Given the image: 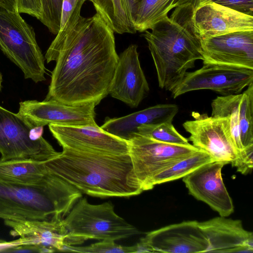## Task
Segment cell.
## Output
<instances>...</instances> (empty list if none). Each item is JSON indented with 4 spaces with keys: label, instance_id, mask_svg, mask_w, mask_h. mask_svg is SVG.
Returning a JSON list of instances; mask_svg holds the SVG:
<instances>
[{
    "label": "cell",
    "instance_id": "obj_24",
    "mask_svg": "<svg viewBox=\"0 0 253 253\" xmlns=\"http://www.w3.org/2000/svg\"><path fill=\"white\" fill-rule=\"evenodd\" d=\"M211 0H139L134 18L135 30L144 32L150 30L158 21L168 16L173 8L192 5L195 9Z\"/></svg>",
    "mask_w": 253,
    "mask_h": 253
},
{
    "label": "cell",
    "instance_id": "obj_9",
    "mask_svg": "<svg viewBox=\"0 0 253 253\" xmlns=\"http://www.w3.org/2000/svg\"><path fill=\"white\" fill-rule=\"evenodd\" d=\"M127 141L133 170L143 191L148 190L149 183L154 175L199 150L191 144H169L137 133Z\"/></svg>",
    "mask_w": 253,
    "mask_h": 253
},
{
    "label": "cell",
    "instance_id": "obj_22",
    "mask_svg": "<svg viewBox=\"0 0 253 253\" xmlns=\"http://www.w3.org/2000/svg\"><path fill=\"white\" fill-rule=\"evenodd\" d=\"M45 161L30 159L0 160V179L26 186L43 185L55 176L48 170Z\"/></svg>",
    "mask_w": 253,
    "mask_h": 253
},
{
    "label": "cell",
    "instance_id": "obj_1",
    "mask_svg": "<svg viewBox=\"0 0 253 253\" xmlns=\"http://www.w3.org/2000/svg\"><path fill=\"white\" fill-rule=\"evenodd\" d=\"M44 58L56 62L45 100L97 105L109 94L118 63L114 32L96 13L81 15L56 36Z\"/></svg>",
    "mask_w": 253,
    "mask_h": 253
},
{
    "label": "cell",
    "instance_id": "obj_35",
    "mask_svg": "<svg viewBox=\"0 0 253 253\" xmlns=\"http://www.w3.org/2000/svg\"></svg>",
    "mask_w": 253,
    "mask_h": 253
},
{
    "label": "cell",
    "instance_id": "obj_17",
    "mask_svg": "<svg viewBox=\"0 0 253 253\" xmlns=\"http://www.w3.org/2000/svg\"><path fill=\"white\" fill-rule=\"evenodd\" d=\"M193 23L201 40L232 32L253 31V16L211 1L194 10Z\"/></svg>",
    "mask_w": 253,
    "mask_h": 253
},
{
    "label": "cell",
    "instance_id": "obj_33",
    "mask_svg": "<svg viewBox=\"0 0 253 253\" xmlns=\"http://www.w3.org/2000/svg\"><path fill=\"white\" fill-rule=\"evenodd\" d=\"M17 0H0V7L13 12H18Z\"/></svg>",
    "mask_w": 253,
    "mask_h": 253
},
{
    "label": "cell",
    "instance_id": "obj_32",
    "mask_svg": "<svg viewBox=\"0 0 253 253\" xmlns=\"http://www.w3.org/2000/svg\"><path fill=\"white\" fill-rule=\"evenodd\" d=\"M26 245H37V241L32 238H22L11 241L0 239V253H7L8 250L18 246Z\"/></svg>",
    "mask_w": 253,
    "mask_h": 253
},
{
    "label": "cell",
    "instance_id": "obj_28",
    "mask_svg": "<svg viewBox=\"0 0 253 253\" xmlns=\"http://www.w3.org/2000/svg\"><path fill=\"white\" fill-rule=\"evenodd\" d=\"M63 252L93 253H135V246H124L111 240H101L87 246H65Z\"/></svg>",
    "mask_w": 253,
    "mask_h": 253
},
{
    "label": "cell",
    "instance_id": "obj_23",
    "mask_svg": "<svg viewBox=\"0 0 253 253\" xmlns=\"http://www.w3.org/2000/svg\"><path fill=\"white\" fill-rule=\"evenodd\" d=\"M139 0H90L96 13L114 33L135 34L133 21Z\"/></svg>",
    "mask_w": 253,
    "mask_h": 253
},
{
    "label": "cell",
    "instance_id": "obj_4",
    "mask_svg": "<svg viewBox=\"0 0 253 253\" xmlns=\"http://www.w3.org/2000/svg\"><path fill=\"white\" fill-rule=\"evenodd\" d=\"M80 197L77 189L56 175L39 187L0 179V218L62 220Z\"/></svg>",
    "mask_w": 253,
    "mask_h": 253
},
{
    "label": "cell",
    "instance_id": "obj_21",
    "mask_svg": "<svg viewBox=\"0 0 253 253\" xmlns=\"http://www.w3.org/2000/svg\"><path fill=\"white\" fill-rule=\"evenodd\" d=\"M242 93L217 96L211 103V116L225 117L229 122L231 138L238 159L235 167L243 174L251 172L253 158L248 157L242 146L240 132V105Z\"/></svg>",
    "mask_w": 253,
    "mask_h": 253
},
{
    "label": "cell",
    "instance_id": "obj_8",
    "mask_svg": "<svg viewBox=\"0 0 253 253\" xmlns=\"http://www.w3.org/2000/svg\"><path fill=\"white\" fill-rule=\"evenodd\" d=\"M203 66L187 72L171 91L176 98L192 91L208 89L222 95L237 94L253 83V69L218 63H203Z\"/></svg>",
    "mask_w": 253,
    "mask_h": 253
},
{
    "label": "cell",
    "instance_id": "obj_19",
    "mask_svg": "<svg viewBox=\"0 0 253 253\" xmlns=\"http://www.w3.org/2000/svg\"><path fill=\"white\" fill-rule=\"evenodd\" d=\"M4 223L11 228L13 237L35 239L38 246L55 252H63L69 246L68 232L63 220L11 219H4Z\"/></svg>",
    "mask_w": 253,
    "mask_h": 253
},
{
    "label": "cell",
    "instance_id": "obj_3",
    "mask_svg": "<svg viewBox=\"0 0 253 253\" xmlns=\"http://www.w3.org/2000/svg\"><path fill=\"white\" fill-rule=\"evenodd\" d=\"M195 8L186 5L175 8L156 22L143 36L147 41L156 68L159 86L171 91L203 60L201 40L195 33L193 15Z\"/></svg>",
    "mask_w": 253,
    "mask_h": 253
},
{
    "label": "cell",
    "instance_id": "obj_12",
    "mask_svg": "<svg viewBox=\"0 0 253 253\" xmlns=\"http://www.w3.org/2000/svg\"><path fill=\"white\" fill-rule=\"evenodd\" d=\"M139 242L148 253H206L208 241L196 220L170 224L147 233Z\"/></svg>",
    "mask_w": 253,
    "mask_h": 253
},
{
    "label": "cell",
    "instance_id": "obj_16",
    "mask_svg": "<svg viewBox=\"0 0 253 253\" xmlns=\"http://www.w3.org/2000/svg\"><path fill=\"white\" fill-rule=\"evenodd\" d=\"M203 63L253 69V31H238L201 40Z\"/></svg>",
    "mask_w": 253,
    "mask_h": 253
},
{
    "label": "cell",
    "instance_id": "obj_5",
    "mask_svg": "<svg viewBox=\"0 0 253 253\" xmlns=\"http://www.w3.org/2000/svg\"><path fill=\"white\" fill-rule=\"evenodd\" d=\"M69 246L88 239L116 241L140 234V231L115 211L110 202L93 205L81 198L63 220Z\"/></svg>",
    "mask_w": 253,
    "mask_h": 253
},
{
    "label": "cell",
    "instance_id": "obj_30",
    "mask_svg": "<svg viewBox=\"0 0 253 253\" xmlns=\"http://www.w3.org/2000/svg\"><path fill=\"white\" fill-rule=\"evenodd\" d=\"M17 11L40 19L42 14L41 0H17Z\"/></svg>",
    "mask_w": 253,
    "mask_h": 253
},
{
    "label": "cell",
    "instance_id": "obj_13",
    "mask_svg": "<svg viewBox=\"0 0 253 253\" xmlns=\"http://www.w3.org/2000/svg\"><path fill=\"white\" fill-rule=\"evenodd\" d=\"M227 164L213 161L206 164L182 177L190 195L227 217L234 211L232 200L224 184L221 171Z\"/></svg>",
    "mask_w": 253,
    "mask_h": 253
},
{
    "label": "cell",
    "instance_id": "obj_15",
    "mask_svg": "<svg viewBox=\"0 0 253 253\" xmlns=\"http://www.w3.org/2000/svg\"><path fill=\"white\" fill-rule=\"evenodd\" d=\"M53 137L63 148L107 153L129 154L128 141L97 126H63L48 125Z\"/></svg>",
    "mask_w": 253,
    "mask_h": 253
},
{
    "label": "cell",
    "instance_id": "obj_10",
    "mask_svg": "<svg viewBox=\"0 0 253 253\" xmlns=\"http://www.w3.org/2000/svg\"><path fill=\"white\" fill-rule=\"evenodd\" d=\"M192 116L193 120L187 121L182 125L190 134L188 140L192 145L206 152L214 161L231 164L234 167L238 156L228 119L196 112L192 113Z\"/></svg>",
    "mask_w": 253,
    "mask_h": 253
},
{
    "label": "cell",
    "instance_id": "obj_31",
    "mask_svg": "<svg viewBox=\"0 0 253 253\" xmlns=\"http://www.w3.org/2000/svg\"><path fill=\"white\" fill-rule=\"evenodd\" d=\"M211 1L253 16V0H211Z\"/></svg>",
    "mask_w": 253,
    "mask_h": 253
},
{
    "label": "cell",
    "instance_id": "obj_14",
    "mask_svg": "<svg viewBox=\"0 0 253 253\" xmlns=\"http://www.w3.org/2000/svg\"><path fill=\"white\" fill-rule=\"evenodd\" d=\"M149 90L139 59L137 46L130 44L119 55L109 94L135 108L148 95Z\"/></svg>",
    "mask_w": 253,
    "mask_h": 253
},
{
    "label": "cell",
    "instance_id": "obj_25",
    "mask_svg": "<svg viewBox=\"0 0 253 253\" xmlns=\"http://www.w3.org/2000/svg\"><path fill=\"white\" fill-rule=\"evenodd\" d=\"M213 161L208 153L199 149L154 175L149 183L148 190L156 185L181 178L202 166Z\"/></svg>",
    "mask_w": 253,
    "mask_h": 253
},
{
    "label": "cell",
    "instance_id": "obj_34",
    "mask_svg": "<svg viewBox=\"0 0 253 253\" xmlns=\"http://www.w3.org/2000/svg\"><path fill=\"white\" fill-rule=\"evenodd\" d=\"M2 75L0 72V91L2 88Z\"/></svg>",
    "mask_w": 253,
    "mask_h": 253
},
{
    "label": "cell",
    "instance_id": "obj_2",
    "mask_svg": "<svg viewBox=\"0 0 253 253\" xmlns=\"http://www.w3.org/2000/svg\"><path fill=\"white\" fill-rule=\"evenodd\" d=\"M45 164L50 172L91 196L126 197L143 191L129 154L64 148Z\"/></svg>",
    "mask_w": 253,
    "mask_h": 253
},
{
    "label": "cell",
    "instance_id": "obj_11",
    "mask_svg": "<svg viewBox=\"0 0 253 253\" xmlns=\"http://www.w3.org/2000/svg\"><path fill=\"white\" fill-rule=\"evenodd\" d=\"M94 103L72 105L54 100L20 102L18 113L33 126H97Z\"/></svg>",
    "mask_w": 253,
    "mask_h": 253
},
{
    "label": "cell",
    "instance_id": "obj_29",
    "mask_svg": "<svg viewBox=\"0 0 253 253\" xmlns=\"http://www.w3.org/2000/svg\"><path fill=\"white\" fill-rule=\"evenodd\" d=\"M63 1L41 0L42 14L40 21L54 35H57L60 29Z\"/></svg>",
    "mask_w": 253,
    "mask_h": 253
},
{
    "label": "cell",
    "instance_id": "obj_7",
    "mask_svg": "<svg viewBox=\"0 0 253 253\" xmlns=\"http://www.w3.org/2000/svg\"><path fill=\"white\" fill-rule=\"evenodd\" d=\"M34 126L18 113L0 106V160L44 161L56 156L59 152L43 137L36 141L31 139L30 130Z\"/></svg>",
    "mask_w": 253,
    "mask_h": 253
},
{
    "label": "cell",
    "instance_id": "obj_18",
    "mask_svg": "<svg viewBox=\"0 0 253 253\" xmlns=\"http://www.w3.org/2000/svg\"><path fill=\"white\" fill-rule=\"evenodd\" d=\"M207 238L210 253L253 252V235L241 220L220 216L199 222Z\"/></svg>",
    "mask_w": 253,
    "mask_h": 253
},
{
    "label": "cell",
    "instance_id": "obj_26",
    "mask_svg": "<svg viewBox=\"0 0 253 253\" xmlns=\"http://www.w3.org/2000/svg\"><path fill=\"white\" fill-rule=\"evenodd\" d=\"M240 132L241 143L246 155L253 158V83L242 93Z\"/></svg>",
    "mask_w": 253,
    "mask_h": 253
},
{
    "label": "cell",
    "instance_id": "obj_20",
    "mask_svg": "<svg viewBox=\"0 0 253 253\" xmlns=\"http://www.w3.org/2000/svg\"><path fill=\"white\" fill-rule=\"evenodd\" d=\"M174 104H161L120 118L108 119L100 127L103 130L128 141L142 125L172 122L178 112Z\"/></svg>",
    "mask_w": 253,
    "mask_h": 253
},
{
    "label": "cell",
    "instance_id": "obj_27",
    "mask_svg": "<svg viewBox=\"0 0 253 253\" xmlns=\"http://www.w3.org/2000/svg\"><path fill=\"white\" fill-rule=\"evenodd\" d=\"M139 135L169 144L187 145V138L180 134L175 128L172 122L144 125L137 128Z\"/></svg>",
    "mask_w": 253,
    "mask_h": 253
},
{
    "label": "cell",
    "instance_id": "obj_6",
    "mask_svg": "<svg viewBox=\"0 0 253 253\" xmlns=\"http://www.w3.org/2000/svg\"><path fill=\"white\" fill-rule=\"evenodd\" d=\"M0 49L35 83L46 80L44 57L32 27L18 12L0 7Z\"/></svg>",
    "mask_w": 253,
    "mask_h": 253
}]
</instances>
